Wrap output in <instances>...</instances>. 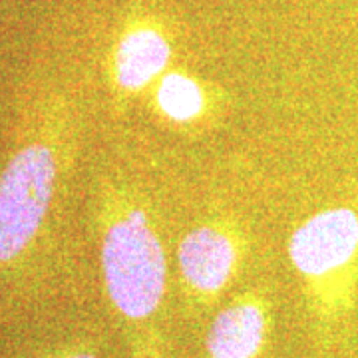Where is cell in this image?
Returning a JSON list of instances; mask_svg holds the SVG:
<instances>
[{
	"label": "cell",
	"instance_id": "obj_3",
	"mask_svg": "<svg viewBox=\"0 0 358 358\" xmlns=\"http://www.w3.org/2000/svg\"><path fill=\"white\" fill-rule=\"evenodd\" d=\"M358 249V215L338 207L317 213L294 231L289 245L293 265L307 277L345 267Z\"/></svg>",
	"mask_w": 358,
	"mask_h": 358
},
{
	"label": "cell",
	"instance_id": "obj_8",
	"mask_svg": "<svg viewBox=\"0 0 358 358\" xmlns=\"http://www.w3.org/2000/svg\"><path fill=\"white\" fill-rule=\"evenodd\" d=\"M64 358H98V357H96V355H92V352H82V350H80V352H72V355H68V357Z\"/></svg>",
	"mask_w": 358,
	"mask_h": 358
},
{
	"label": "cell",
	"instance_id": "obj_1",
	"mask_svg": "<svg viewBox=\"0 0 358 358\" xmlns=\"http://www.w3.org/2000/svg\"><path fill=\"white\" fill-rule=\"evenodd\" d=\"M102 271L114 307L129 320L152 317L166 293V255L141 211L115 219L103 235Z\"/></svg>",
	"mask_w": 358,
	"mask_h": 358
},
{
	"label": "cell",
	"instance_id": "obj_6",
	"mask_svg": "<svg viewBox=\"0 0 358 358\" xmlns=\"http://www.w3.org/2000/svg\"><path fill=\"white\" fill-rule=\"evenodd\" d=\"M169 60L167 40L152 28L128 32L115 50V82L124 90H140L150 84Z\"/></svg>",
	"mask_w": 358,
	"mask_h": 358
},
{
	"label": "cell",
	"instance_id": "obj_4",
	"mask_svg": "<svg viewBox=\"0 0 358 358\" xmlns=\"http://www.w3.org/2000/svg\"><path fill=\"white\" fill-rule=\"evenodd\" d=\"M178 257L185 281L203 294L221 291L235 267V247L229 237L211 227L192 231L179 245Z\"/></svg>",
	"mask_w": 358,
	"mask_h": 358
},
{
	"label": "cell",
	"instance_id": "obj_2",
	"mask_svg": "<svg viewBox=\"0 0 358 358\" xmlns=\"http://www.w3.org/2000/svg\"><path fill=\"white\" fill-rule=\"evenodd\" d=\"M58 178L48 143H28L0 173V265L13 263L38 235Z\"/></svg>",
	"mask_w": 358,
	"mask_h": 358
},
{
	"label": "cell",
	"instance_id": "obj_5",
	"mask_svg": "<svg viewBox=\"0 0 358 358\" xmlns=\"http://www.w3.org/2000/svg\"><path fill=\"white\" fill-rule=\"evenodd\" d=\"M267 333V317L257 301H237L221 310L207 334L209 358H255Z\"/></svg>",
	"mask_w": 358,
	"mask_h": 358
},
{
	"label": "cell",
	"instance_id": "obj_7",
	"mask_svg": "<svg viewBox=\"0 0 358 358\" xmlns=\"http://www.w3.org/2000/svg\"><path fill=\"white\" fill-rule=\"evenodd\" d=\"M157 100H159L162 110L171 120H178V122L193 120L203 108L201 88L183 74H167L162 80Z\"/></svg>",
	"mask_w": 358,
	"mask_h": 358
}]
</instances>
